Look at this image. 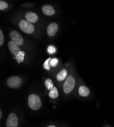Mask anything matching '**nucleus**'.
I'll return each mask as SVG.
<instances>
[{
	"label": "nucleus",
	"instance_id": "nucleus-6",
	"mask_svg": "<svg viewBox=\"0 0 114 127\" xmlns=\"http://www.w3.org/2000/svg\"><path fill=\"white\" fill-rule=\"evenodd\" d=\"M6 126L7 127H16L18 125V119L14 113H10L6 121Z\"/></svg>",
	"mask_w": 114,
	"mask_h": 127
},
{
	"label": "nucleus",
	"instance_id": "nucleus-9",
	"mask_svg": "<svg viewBox=\"0 0 114 127\" xmlns=\"http://www.w3.org/2000/svg\"><path fill=\"white\" fill-rule=\"evenodd\" d=\"M25 18L30 23H35L38 20V17L36 14L32 12H28L25 14Z\"/></svg>",
	"mask_w": 114,
	"mask_h": 127
},
{
	"label": "nucleus",
	"instance_id": "nucleus-18",
	"mask_svg": "<svg viewBox=\"0 0 114 127\" xmlns=\"http://www.w3.org/2000/svg\"><path fill=\"white\" fill-rule=\"evenodd\" d=\"M48 52L50 55L54 54L56 52V49L53 46H49L48 48Z\"/></svg>",
	"mask_w": 114,
	"mask_h": 127
},
{
	"label": "nucleus",
	"instance_id": "nucleus-22",
	"mask_svg": "<svg viewBox=\"0 0 114 127\" xmlns=\"http://www.w3.org/2000/svg\"><path fill=\"white\" fill-rule=\"evenodd\" d=\"M48 127H55L54 126H53V125H51V126H48Z\"/></svg>",
	"mask_w": 114,
	"mask_h": 127
},
{
	"label": "nucleus",
	"instance_id": "nucleus-8",
	"mask_svg": "<svg viewBox=\"0 0 114 127\" xmlns=\"http://www.w3.org/2000/svg\"><path fill=\"white\" fill-rule=\"evenodd\" d=\"M58 30V26L56 23H52L47 27V33L50 37L54 36Z\"/></svg>",
	"mask_w": 114,
	"mask_h": 127
},
{
	"label": "nucleus",
	"instance_id": "nucleus-5",
	"mask_svg": "<svg viewBox=\"0 0 114 127\" xmlns=\"http://www.w3.org/2000/svg\"><path fill=\"white\" fill-rule=\"evenodd\" d=\"M10 37L11 41L14 42L18 46H21L23 44L24 39L22 36L17 31H12L10 33Z\"/></svg>",
	"mask_w": 114,
	"mask_h": 127
},
{
	"label": "nucleus",
	"instance_id": "nucleus-15",
	"mask_svg": "<svg viewBox=\"0 0 114 127\" xmlns=\"http://www.w3.org/2000/svg\"><path fill=\"white\" fill-rule=\"evenodd\" d=\"M45 85L46 88L48 90H50V91H51L52 89L54 88L53 83L52 82V81L51 79H50V78H48L45 80Z\"/></svg>",
	"mask_w": 114,
	"mask_h": 127
},
{
	"label": "nucleus",
	"instance_id": "nucleus-20",
	"mask_svg": "<svg viewBox=\"0 0 114 127\" xmlns=\"http://www.w3.org/2000/svg\"><path fill=\"white\" fill-rule=\"evenodd\" d=\"M4 41V36L2 30H0V46H2Z\"/></svg>",
	"mask_w": 114,
	"mask_h": 127
},
{
	"label": "nucleus",
	"instance_id": "nucleus-1",
	"mask_svg": "<svg viewBox=\"0 0 114 127\" xmlns=\"http://www.w3.org/2000/svg\"><path fill=\"white\" fill-rule=\"evenodd\" d=\"M29 106L34 110H37L41 107V102L39 97L35 94L30 95L28 98Z\"/></svg>",
	"mask_w": 114,
	"mask_h": 127
},
{
	"label": "nucleus",
	"instance_id": "nucleus-14",
	"mask_svg": "<svg viewBox=\"0 0 114 127\" xmlns=\"http://www.w3.org/2000/svg\"><path fill=\"white\" fill-rule=\"evenodd\" d=\"M25 52L23 51H20L18 54L15 56V59L18 62V63H20L22 62L24 59L25 56Z\"/></svg>",
	"mask_w": 114,
	"mask_h": 127
},
{
	"label": "nucleus",
	"instance_id": "nucleus-19",
	"mask_svg": "<svg viewBox=\"0 0 114 127\" xmlns=\"http://www.w3.org/2000/svg\"><path fill=\"white\" fill-rule=\"evenodd\" d=\"M7 3L3 1H0V10H3L6 9L8 7Z\"/></svg>",
	"mask_w": 114,
	"mask_h": 127
},
{
	"label": "nucleus",
	"instance_id": "nucleus-3",
	"mask_svg": "<svg viewBox=\"0 0 114 127\" xmlns=\"http://www.w3.org/2000/svg\"><path fill=\"white\" fill-rule=\"evenodd\" d=\"M75 84V80L72 75H69L66 79L63 87L64 91L66 94L70 93L73 90Z\"/></svg>",
	"mask_w": 114,
	"mask_h": 127
},
{
	"label": "nucleus",
	"instance_id": "nucleus-7",
	"mask_svg": "<svg viewBox=\"0 0 114 127\" xmlns=\"http://www.w3.org/2000/svg\"><path fill=\"white\" fill-rule=\"evenodd\" d=\"M8 47L11 54L15 56H16L20 51L18 46L12 41H10L8 42Z\"/></svg>",
	"mask_w": 114,
	"mask_h": 127
},
{
	"label": "nucleus",
	"instance_id": "nucleus-2",
	"mask_svg": "<svg viewBox=\"0 0 114 127\" xmlns=\"http://www.w3.org/2000/svg\"><path fill=\"white\" fill-rule=\"evenodd\" d=\"M19 27L20 30L27 34H31L34 31V26L24 19L21 20L19 22Z\"/></svg>",
	"mask_w": 114,
	"mask_h": 127
},
{
	"label": "nucleus",
	"instance_id": "nucleus-11",
	"mask_svg": "<svg viewBox=\"0 0 114 127\" xmlns=\"http://www.w3.org/2000/svg\"><path fill=\"white\" fill-rule=\"evenodd\" d=\"M79 94L82 97H87L90 94L89 89L86 86H82L79 88L78 89Z\"/></svg>",
	"mask_w": 114,
	"mask_h": 127
},
{
	"label": "nucleus",
	"instance_id": "nucleus-10",
	"mask_svg": "<svg viewBox=\"0 0 114 127\" xmlns=\"http://www.w3.org/2000/svg\"><path fill=\"white\" fill-rule=\"evenodd\" d=\"M41 9H42V11L44 14L47 16L53 15L55 13V10L53 7L49 5H46L43 6Z\"/></svg>",
	"mask_w": 114,
	"mask_h": 127
},
{
	"label": "nucleus",
	"instance_id": "nucleus-17",
	"mask_svg": "<svg viewBox=\"0 0 114 127\" xmlns=\"http://www.w3.org/2000/svg\"><path fill=\"white\" fill-rule=\"evenodd\" d=\"M58 60L56 58H53L51 59L50 61V64L51 66L53 67H55L58 63Z\"/></svg>",
	"mask_w": 114,
	"mask_h": 127
},
{
	"label": "nucleus",
	"instance_id": "nucleus-4",
	"mask_svg": "<svg viewBox=\"0 0 114 127\" xmlns=\"http://www.w3.org/2000/svg\"><path fill=\"white\" fill-rule=\"evenodd\" d=\"M22 80L19 77L13 76L9 77L7 80V84L9 87L12 89H17L21 84Z\"/></svg>",
	"mask_w": 114,
	"mask_h": 127
},
{
	"label": "nucleus",
	"instance_id": "nucleus-16",
	"mask_svg": "<svg viewBox=\"0 0 114 127\" xmlns=\"http://www.w3.org/2000/svg\"><path fill=\"white\" fill-rule=\"evenodd\" d=\"M51 58H48L47 59L44 64V67L47 70H50L51 68V65L50 64V61L51 60Z\"/></svg>",
	"mask_w": 114,
	"mask_h": 127
},
{
	"label": "nucleus",
	"instance_id": "nucleus-21",
	"mask_svg": "<svg viewBox=\"0 0 114 127\" xmlns=\"http://www.w3.org/2000/svg\"><path fill=\"white\" fill-rule=\"evenodd\" d=\"M2 112L1 110H0V119L2 118Z\"/></svg>",
	"mask_w": 114,
	"mask_h": 127
},
{
	"label": "nucleus",
	"instance_id": "nucleus-13",
	"mask_svg": "<svg viewBox=\"0 0 114 127\" xmlns=\"http://www.w3.org/2000/svg\"><path fill=\"white\" fill-rule=\"evenodd\" d=\"M49 97L52 99H56L58 96V92L56 87H54L49 93Z\"/></svg>",
	"mask_w": 114,
	"mask_h": 127
},
{
	"label": "nucleus",
	"instance_id": "nucleus-12",
	"mask_svg": "<svg viewBox=\"0 0 114 127\" xmlns=\"http://www.w3.org/2000/svg\"><path fill=\"white\" fill-rule=\"evenodd\" d=\"M67 74H68V72L66 69L61 70L57 74V75L56 76V79H57V80L59 81H63L67 77Z\"/></svg>",
	"mask_w": 114,
	"mask_h": 127
}]
</instances>
